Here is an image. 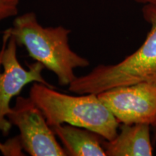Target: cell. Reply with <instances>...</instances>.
Segmentation results:
<instances>
[{
	"instance_id": "6da1fadb",
	"label": "cell",
	"mask_w": 156,
	"mask_h": 156,
	"mask_svg": "<svg viewBox=\"0 0 156 156\" xmlns=\"http://www.w3.org/2000/svg\"><path fill=\"white\" fill-rule=\"evenodd\" d=\"M7 30L14 37L17 46H24L30 57L56 76L62 86H69L77 78L75 69L90 65L87 58L70 47L69 29L62 25L43 26L34 12L17 15Z\"/></svg>"
},
{
	"instance_id": "5b68a950",
	"label": "cell",
	"mask_w": 156,
	"mask_h": 156,
	"mask_svg": "<svg viewBox=\"0 0 156 156\" xmlns=\"http://www.w3.org/2000/svg\"><path fill=\"white\" fill-rule=\"evenodd\" d=\"M7 119L18 129L23 151L30 155H67L42 111L30 97H16Z\"/></svg>"
},
{
	"instance_id": "3957f363",
	"label": "cell",
	"mask_w": 156,
	"mask_h": 156,
	"mask_svg": "<svg viewBox=\"0 0 156 156\" xmlns=\"http://www.w3.org/2000/svg\"><path fill=\"white\" fill-rule=\"evenodd\" d=\"M142 15L151 28L140 47L118 63L99 64L89 73L77 77L68 86L70 92L98 95L116 87L156 83V6H144Z\"/></svg>"
},
{
	"instance_id": "9c48e42d",
	"label": "cell",
	"mask_w": 156,
	"mask_h": 156,
	"mask_svg": "<svg viewBox=\"0 0 156 156\" xmlns=\"http://www.w3.org/2000/svg\"><path fill=\"white\" fill-rule=\"evenodd\" d=\"M20 0H0V23L16 17L19 11Z\"/></svg>"
},
{
	"instance_id": "8fae6325",
	"label": "cell",
	"mask_w": 156,
	"mask_h": 156,
	"mask_svg": "<svg viewBox=\"0 0 156 156\" xmlns=\"http://www.w3.org/2000/svg\"><path fill=\"white\" fill-rule=\"evenodd\" d=\"M136 2H139L144 5H151L156 6V0H134Z\"/></svg>"
},
{
	"instance_id": "277c9868",
	"label": "cell",
	"mask_w": 156,
	"mask_h": 156,
	"mask_svg": "<svg viewBox=\"0 0 156 156\" xmlns=\"http://www.w3.org/2000/svg\"><path fill=\"white\" fill-rule=\"evenodd\" d=\"M2 44L0 48V133L7 136L12 128L7 116L10 103L23 89L30 83H38L54 87L42 75L44 65L35 62L25 69L17 58V44L14 37L6 29L2 32Z\"/></svg>"
},
{
	"instance_id": "52a82bcc",
	"label": "cell",
	"mask_w": 156,
	"mask_h": 156,
	"mask_svg": "<svg viewBox=\"0 0 156 156\" xmlns=\"http://www.w3.org/2000/svg\"><path fill=\"white\" fill-rule=\"evenodd\" d=\"M120 130L114 139L103 140L108 156H151L153 147L151 125L146 124H120Z\"/></svg>"
},
{
	"instance_id": "ba28073f",
	"label": "cell",
	"mask_w": 156,
	"mask_h": 156,
	"mask_svg": "<svg viewBox=\"0 0 156 156\" xmlns=\"http://www.w3.org/2000/svg\"><path fill=\"white\" fill-rule=\"evenodd\" d=\"M68 156H106L103 138L95 132L63 124L51 126Z\"/></svg>"
},
{
	"instance_id": "7a4b0ae2",
	"label": "cell",
	"mask_w": 156,
	"mask_h": 156,
	"mask_svg": "<svg viewBox=\"0 0 156 156\" xmlns=\"http://www.w3.org/2000/svg\"><path fill=\"white\" fill-rule=\"evenodd\" d=\"M29 97L51 126L67 124L95 132L107 141L117 135L120 123L93 93L71 95L47 85L33 83Z\"/></svg>"
},
{
	"instance_id": "8992f818",
	"label": "cell",
	"mask_w": 156,
	"mask_h": 156,
	"mask_svg": "<svg viewBox=\"0 0 156 156\" xmlns=\"http://www.w3.org/2000/svg\"><path fill=\"white\" fill-rule=\"evenodd\" d=\"M98 95L120 124H156V83L116 87Z\"/></svg>"
},
{
	"instance_id": "7c38bea8",
	"label": "cell",
	"mask_w": 156,
	"mask_h": 156,
	"mask_svg": "<svg viewBox=\"0 0 156 156\" xmlns=\"http://www.w3.org/2000/svg\"><path fill=\"white\" fill-rule=\"evenodd\" d=\"M153 127H155V129H156V124H155V125H154V126H153Z\"/></svg>"
},
{
	"instance_id": "30bf717a",
	"label": "cell",
	"mask_w": 156,
	"mask_h": 156,
	"mask_svg": "<svg viewBox=\"0 0 156 156\" xmlns=\"http://www.w3.org/2000/svg\"><path fill=\"white\" fill-rule=\"evenodd\" d=\"M18 151V147L16 142L12 138H10L5 143L0 142V152L5 156H15Z\"/></svg>"
}]
</instances>
